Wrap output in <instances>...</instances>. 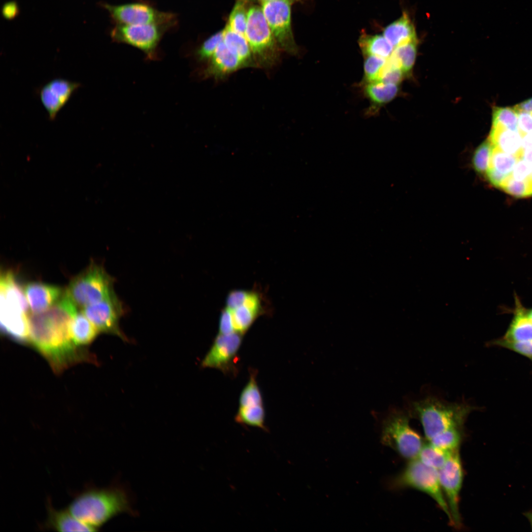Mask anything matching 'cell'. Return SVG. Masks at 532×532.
<instances>
[{
	"label": "cell",
	"mask_w": 532,
	"mask_h": 532,
	"mask_svg": "<svg viewBox=\"0 0 532 532\" xmlns=\"http://www.w3.org/2000/svg\"><path fill=\"white\" fill-rule=\"evenodd\" d=\"M78 308L66 291L50 307L28 314L29 343L47 360L56 373L76 364L94 362L89 351L76 346L70 334L72 319Z\"/></svg>",
	"instance_id": "cell-1"
},
{
	"label": "cell",
	"mask_w": 532,
	"mask_h": 532,
	"mask_svg": "<svg viewBox=\"0 0 532 532\" xmlns=\"http://www.w3.org/2000/svg\"><path fill=\"white\" fill-rule=\"evenodd\" d=\"M68 510L78 520L97 530L120 513H131L132 508L126 492L114 487L83 491L71 502Z\"/></svg>",
	"instance_id": "cell-2"
},
{
	"label": "cell",
	"mask_w": 532,
	"mask_h": 532,
	"mask_svg": "<svg viewBox=\"0 0 532 532\" xmlns=\"http://www.w3.org/2000/svg\"><path fill=\"white\" fill-rule=\"evenodd\" d=\"M474 407L466 403H448L434 397L414 402L412 411L421 422L426 438L430 440L451 428H463Z\"/></svg>",
	"instance_id": "cell-3"
},
{
	"label": "cell",
	"mask_w": 532,
	"mask_h": 532,
	"mask_svg": "<svg viewBox=\"0 0 532 532\" xmlns=\"http://www.w3.org/2000/svg\"><path fill=\"white\" fill-rule=\"evenodd\" d=\"M114 282L101 266L92 263L70 281L65 291L81 309L115 295Z\"/></svg>",
	"instance_id": "cell-4"
},
{
	"label": "cell",
	"mask_w": 532,
	"mask_h": 532,
	"mask_svg": "<svg viewBox=\"0 0 532 532\" xmlns=\"http://www.w3.org/2000/svg\"><path fill=\"white\" fill-rule=\"evenodd\" d=\"M245 36L258 67L268 68L276 65L279 59L278 44L262 8L255 6L248 11Z\"/></svg>",
	"instance_id": "cell-5"
},
{
	"label": "cell",
	"mask_w": 532,
	"mask_h": 532,
	"mask_svg": "<svg viewBox=\"0 0 532 532\" xmlns=\"http://www.w3.org/2000/svg\"><path fill=\"white\" fill-rule=\"evenodd\" d=\"M408 416L401 411H395L384 421L381 439L382 443L399 454L412 460L417 459L423 446L421 436L410 426Z\"/></svg>",
	"instance_id": "cell-6"
},
{
	"label": "cell",
	"mask_w": 532,
	"mask_h": 532,
	"mask_svg": "<svg viewBox=\"0 0 532 532\" xmlns=\"http://www.w3.org/2000/svg\"><path fill=\"white\" fill-rule=\"evenodd\" d=\"M393 485L397 487L412 488L427 494L435 501L452 522L449 507L440 486L438 470L424 464L417 458L410 460Z\"/></svg>",
	"instance_id": "cell-7"
},
{
	"label": "cell",
	"mask_w": 532,
	"mask_h": 532,
	"mask_svg": "<svg viewBox=\"0 0 532 532\" xmlns=\"http://www.w3.org/2000/svg\"><path fill=\"white\" fill-rule=\"evenodd\" d=\"M173 27L158 24L115 25L111 30L110 36L114 42L136 48L144 53L147 59L155 60L157 58L158 47L162 38Z\"/></svg>",
	"instance_id": "cell-8"
},
{
	"label": "cell",
	"mask_w": 532,
	"mask_h": 532,
	"mask_svg": "<svg viewBox=\"0 0 532 532\" xmlns=\"http://www.w3.org/2000/svg\"><path fill=\"white\" fill-rule=\"evenodd\" d=\"M102 6L115 25L158 24L175 27L177 24L175 14L160 11L146 1L118 5L103 3Z\"/></svg>",
	"instance_id": "cell-9"
},
{
	"label": "cell",
	"mask_w": 532,
	"mask_h": 532,
	"mask_svg": "<svg viewBox=\"0 0 532 532\" xmlns=\"http://www.w3.org/2000/svg\"><path fill=\"white\" fill-rule=\"evenodd\" d=\"M242 336L236 332L218 333L202 360L201 366L217 369L225 375H235Z\"/></svg>",
	"instance_id": "cell-10"
},
{
	"label": "cell",
	"mask_w": 532,
	"mask_h": 532,
	"mask_svg": "<svg viewBox=\"0 0 532 532\" xmlns=\"http://www.w3.org/2000/svg\"><path fill=\"white\" fill-rule=\"evenodd\" d=\"M262 10L273 36L279 48L296 54L298 48L291 27V4L288 0H275L262 2Z\"/></svg>",
	"instance_id": "cell-11"
},
{
	"label": "cell",
	"mask_w": 532,
	"mask_h": 532,
	"mask_svg": "<svg viewBox=\"0 0 532 532\" xmlns=\"http://www.w3.org/2000/svg\"><path fill=\"white\" fill-rule=\"evenodd\" d=\"M441 487L447 503L452 524L461 526L459 494L463 480V471L459 450L451 453L443 466L438 470Z\"/></svg>",
	"instance_id": "cell-12"
},
{
	"label": "cell",
	"mask_w": 532,
	"mask_h": 532,
	"mask_svg": "<svg viewBox=\"0 0 532 532\" xmlns=\"http://www.w3.org/2000/svg\"><path fill=\"white\" fill-rule=\"evenodd\" d=\"M80 310L100 333L116 335L123 340L126 339L119 326V321L123 312V306L116 295Z\"/></svg>",
	"instance_id": "cell-13"
},
{
	"label": "cell",
	"mask_w": 532,
	"mask_h": 532,
	"mask_svg": "<svg viewBox=\"0 0 532 532\" xmlns=\"http://www.w3.org/2000/svg\"><path fill=\"white\" fill-rule=\"evenodd\" d=\"M30 307L23 287L19 283L15 273L3 270L0 277V314L5 315H28Z\"/></svg>",
	"instance_id": "cell-14"
},
{
	"label": "cell",
	"mask_w": 532,
	"mask_h": 532,
	"mask_svg": "<svg viewBox=\"0 0 532 532\" xmlns=\"http://www.w3.org/2000/svg\"><path fill=\"white\" fill-rule=\"evenodd\" d=\"M80 86V83L56 78L40 88L38 92L39 100L51 121L56 119L59 112Z\"/></svg>",
	"instance_id": "cell-15"
},
{
	"label": "cell",
	"mask_w": 532,
	"mask_h": 532,
	"mask_svg": "<svg viewBox=\"0 0 532 532\" xmlns=\"http://www.w3.org/2000/svg\"><path fill=\"white\" fill-rule=\"evenodd\" d=\"M245 68L239 58L222 41L202 70L204 78L222 80L237 70Z\"/></svg>",
	"instance_id": "cell-16"
},
{
	"label": "cell",
	"mask_w": 532,
	"mask_h": 532,
	"mask_svg": "<svg viewBox=\"0 0 532 532\" xmlns=\"http://www.w3.org/2000/svg\"><path fill=\"white\" fill-rule=\"evenodd\" d=\"M24 292L30 311L39 312L54 305L63 296L65 290L49 284L31 282L24 285Z\"/></svg>",
	"instance_id": "cell-17"
},
{
	"label": "cell",
	"mask_w": 532,
	"mask_h": 532,
	"mask_svg": "<svg viewBox=\"0 0 532 532\" xmlns=\"http://www.w3.org/2000/svg\"><path fill=\"white\" fill-rule=\"evenodd\" d=\"M46 526L59 532H94L95 529L76 518L68 510H57L51 505L48 507Z\"/></svg>",
	"instance_id": "cell-18"
},
{
	"label": "cell",
	"mask_w": 532,
	"mask_h": 532,
	"mask_svg": "<svg viewBox=\"0 0 532 532\" xmlns=\"http://www.w3.org/2000/svg\"><path fill=\"white\" fill-rule=\"evenodd\" d=\"M489 140L494 146L508 154L523 158L522 135L519 131H514L500 127H492Z\"/></svg>",
	"instance_id": "cell-19"
},
{
	"label": "cell",
	"mask_w": 532,
	"mask_h": 532,
	"mask_svg": "<svg viewBox=\"0 0 532 532\" xmlns=\"http://www.w3.org/2000/svg\"><path fill=\"white\" fill-rule=\"evenodd\" d=\"M383 35L394 48L417 40L414 25L404 13L400 18L386 27Z\"/></svg>",
	"instance_id": "cell-20"
},
{
	"label": "cell",
	"mask_w": 532,
	"mask_h": 532,
	"mask_svg": "<svg viewBox=\"0 0 532 532\" xmlns=\"http://www.w3.org/2000/svg\"><path fill=\"white\" fill-rule=\"evenodd\" d=\"M99 332L80 310L74 315L70 325V334L74 343L79 347L93 342Z\"/></svg>",
	"instance_id": "cell-21"
},
{
	"label": "cell",
	"mask_w": 532,
	"mask_h": 532,
	"mask_svg": "<svg viewBox=\"0 0 532 532\" xmlns=\"http://www.w3.org/2000/svg\"><path fill=\"white\" fill-rule=\"evenodd\" d=\"M223 31V42L239 58L245 67H257L245 36L232 30L228 25Z\"/></svg>",
	"instance_id": "cell-22"
},
{
	"label": "cell",
	"mask_w": 532,
	"mask_h": 532,
	"mask_svg": "<svg viewBox=\"0 0 532 532\" xmlns=\"http://www.w3.org/2000/svg\"><path fill=\"white\" fill-rule=\"evenodd\" d=\"M502 339L509 341H532V322L519 303H517L514 317Z\"/></svg>",
	"instance_id": "cell-23"
},
{
	"label": "cell",
	"mask_w": 532,
	"mask_h": 532,
	"mask_svg": "<svg viewBox=\"0 0 532 532\" xmlns=\"http://www.w3.org/2000/svg\"><path fill=\"white\" fill-rule=\"evenodd\" d=\"M359 44L363 54L366 56H375L387 59L394 49V47L383 35L363 33L359 38Z\"/></svg>",
	"instance_id": "cell-24"
},
{
	"label": "cell",
	"mask_w": 532,
	"mask_h": 532,
	"mask_svg": "<svg viewBox=\"0 0 532 532\" xmlns=\"http://www.w3.org/2000/svg\"><path fill=\"white\" fill-rule=\"evenodd\" d=\"M266 411L264 404L239 407L234 417L235 421L242 426L253 427L267 432L265 424Z\"/></svg>",
	"instance_id": "cell-25"
},
{
	"label": "cell",
	"mask_w": 532,
	"mask_h": 532,
	"mask_svg": "<svg viewBox=\"0 0 532 532\" xmlns=\"http://www.w3.org/2000/svg\"><path fill=\"white\" fill-rule=\"evenodd\" d=\"M398 91V85L381 81L368 82L365 88L366 97L377 105L392 100L397 96Z\"/></svg>",
	"instance_id": "cell-26"
},
{
	"label": "cell",
	"mask_w": 532,
	"mask_h": 532,
	"mask_svg": "<svg viewBox=\"0 0 532 532\" xmlns=\"http://www.w3.org/2000/svg\"><path fill=\"white\" fill-rule=\"evenodd\" d=\"M257 370H249V378L242 389L239 399V407L264 404L263 399L257 381Z\"/></svg>",
	"instance_id": "cell-27"
},
{
	"label": "cell",
	"mask_w": 532,
	"mask_h": 532,
	"mask_svg": "<svg viewBox=\"0 0 532 532\" xmlns=\"http://www.w3.org/2000/svg\"><path fill=\"white\" fill-rule=\"evenodd\" d=\"M452 453L441 450L429 442L423 445L417 459L427 466L439 470L443 466Z\"/></svg>",
	"instance_id": "cell-28"
},
{
	"label": "cell",
	"mask_w": 532,
	"mask_h": 532,
	"mask_svg": "<svg viewBox=\"0 0 532 532\" xmlns=\"http://www.w3.org/2000/svg\"><path fill=\"white\" fill-rule=\"evenodd\" d=\"M463 428H453L433 437L429 441L439 449L449 452L459 450L463 434Z\"/></svg>",
	"instance_id": "cell-29"
},
{
	"label": "cell",
	"mask_w": 532,
	"mask_h": 532,
	"mask_svg": "<svg viewBox=\"0 0 532 532\" xmlns=\"http://www.w3.org/2000/svg\"><path fill=\"white\" fill-rule=\"evenodd\" d=\"M519 160L517 156L504 152L493 146L489 168L508 176Z\"/></svg>",
	"instance_id": "cell-30"
},
{
	"label": "cell",
	"mask_w": 532,
	"mask_h": 532,
	"mask_svg": "<svg viewBox=\"0 0 532 532\" xmlns=\"http://www.w3.org/2000/svg\"><path fill=\"white\" fill-rule=\"evenodd\" d=\"M235 332L244 335L260 315L251 308L241 305L231 310Z\"/></svg>",
	"instance_id": "cell-31"
},
{
	"label": "cell",
	"mask_w": 532,
	"mask_h": 532,
	"mask_svg": "<svg viewBox=\"0 0 532 532\" xmlns=\"http://www.w3.org/2000/svg\"><path fill=\"white\" fill-rule=\"evenodd\" d=\"M518 112L514 107H494L492 127H500L514 131H518Z\"/></svg>",
	"instance_id": "cell-32"
},
{
	"label": "cell",
	"mask_w": 532,
	"mask_h": 532,
	"mask_svg": "<svg viewBox=\"0 0 532 532\" xmlns=\"http://www.w3.org/2000/svg\"><path fill=\"white\" fill-rule=\"evenodd\" d=\"M499 188L515 197H531L532 196V179L530 176L526 179L517 180L510 174L504 179Z\"/></svg>",
	"instance_id": "cell-33"
},
{
	"label": "cell",
	"mask_w": 532,
	"mask_h": 532,
	"mask_svg": "<svg viewBox=\"0 0 532 532\" xmlns=\"http://www.w3.org/2000/svg\"><path fill=\"white\" fill-rule=\"evenodd\" d=\"M417 43L416 40L397 46L392 53L404 73L409 71L413 66L417 53Z\"/></svg>",
	"instance_id": "cell-34"
},
{
	"label": "cell",
	"mask_w": 532,
	"mask_h": 532,
	"mask_svg": "<svg viewBox=\"0 0 532 532\" xmlns=\"http://www.w3.org/2000/svg\"><path fill=\"white\" fill-rule=\"evenodd\" d=\"M493 145L489 139L483 142L475 150L472 158L475 170L479 174L486 173L490 166Z\"/></svg>",
	"instance_id": "cell-35"
},
{
	"label": "cell",
	"mask_w": 532,
	"mask_h": 532,
	"mask_svg": "<svg viewBox=\"0 0 532 532\" xmlns=\"http://www.w3.org/2000/svg\"><path fill=\"white\" fill-rule=\"evenodd\" d=\"M247 22V13L243 3L238 1L230 15L228 25L234 32L245 36Z\"/></svg>",
	"instance_id": "cell-36"
},
{
	"label": "cell",
	"mask_w": 532,
	"mask_h": 532,
	"mask_svg": "<svg viewBox=\"0 0 532 532\" xmlns=\"http://www.w3.org/2000/svg\"><path fill=\"white\" fill-rule=\"evenodd\" d=\"M223 39V30L206 39L196 51L195 55L197 60L200 62H207Z\"/></svg>",
	"instance_id": "cell-37"
},
{
	"label": "cell",
	"mask_w": 532,
	"mask_h": 532,
	"mask_svg": "<svg viewBox=\"0 0 532 532\" xmlns=\"http://www.w3.org/2000/svg\"><path fill=\"white\" fill-rule=\"evenodd\" d=\"M364 63V72L367 82L376 81L379 72L386 59L375 56H366Z\"/></svg>",
	"instance_id": "cell-38"
},
{
	"label": "cell",
	"mask_w": 532,
	"mask_h": 532,
	"mask_svg": "<svg viewBox=\"0 0 532 532\" xmlns=\"http://www.w3.org/2000/svg\"><path fill=\"white\" fill-rule=\"evenodd\" d=\"M493 344L506 347L521 355L532 358V341H509L501 339L493 342Z\"/></svg>",
	"instance_id": "cell-39"
},
{
	"label": "cell",
	"mask_w": 532,
	"mask_h": 532,
	"mask_svg": "<svg viewBox=\"0 0 532 532\" xmlns=\"http://www.w3.org/2000/svg\"><path fill=\"white\" fill-rule=\"evenodd\" d=\"M235 332L231 310L226 307L221 312L219 322V333L229 334Z\"/></svg>",
	"instance_id": "cell-40"
},
{
	"label": "cell",
	"mask_w": 532,
	"mask_h": 532,
	"mask_svg": "<svg viewBox=\"0 0 532 532\" xmlns=\"http://www.w3.org/2000/svg\"><path fill=\"white\" fill-rule=\"evenodd\" d=\"M248 292L243 290H235L230 292L226 299V307L233 310L242 305Z\"/></svg>",
	"instance_id": "cell-41"
},
{
	"label": "cell",
	"mask_w": 532,
	"mask_h": 532,
	"mask_svg": "<svg viewBox=\"0 0 532 532\" xmlns=\"http://www.w3.org/2000/svg\"><path fill=\"white\" fill-rule=\"evenodd\" d=\"M532 167L523 158L515 165L511 175L516 180H523L530 177Z\"/></svg>",
	"instance_id": "cell-42"
},
{
	"label": "cell",
	"mask_w": 532,
	"mask_h": 532,
	"mask_svg": "<svg viewBox=\"0 0 532 532\" xmlns=\"http://www.w3.org/2000/svg\"><path fill=\"white\" fill-rule=\"evenodd\" d=\"M517 112L518 131L522 137L525 134L532 132V114L523 111Z\"/></svg>",
	"instance_id": "cell-43"
},
{
	"label": "cell",
	"mask_w": 532,
	"mask_h": 532,
	"mask_svg": "<svg viewBox=\"0 0 532 532\" xmlns=\"http://www.w3.org/2000/svg\"><path fill=\"white\" fill-rule=\"evenodd\" d=\"M19 12L18 6L14 1L5 3L2 8V15L5 19L8 20L14 18L18 14Z\"/></svg>",
	"instance_id": "cell-44"
},
{
	"label": "cell",
	"mask_w": 532,
	"mask_h": 532,
	"mask_svg": "<svg viewBox=\"0 0 532 532\" xmlns=\"http://www.w3.org/2000/svg\"><path fill=\"white\" fill-rule=\"evenodd\" d=\"M486 175L489 181L496 187L499 188L500 185L508 176L497 171L492 168H489Z\"/></svg>",
	"instance_id": "cell-45"
},
{
	"label": "cell",
	"mask_w": 532,
	"mask_h": 532,
	"mask_svg": "<svg viewBox=\"0 0 532 532\" xmlns=\"http://www.w3.org/2000/svg\"><path fill=\"white\" fill-rule=\"evenodd\" d=\"M522 137V146L523 149H532V132L525 134Z\"/></svg>",
	"instance_id": "cell-46"
},
{
	"label": "cell",
	"mask_w": 532,
	"mask_h": 532,
	"mask_svg": "<svg viewBox=\"0 0 532 532\" xmlns=\"http://www.w3.org/2000/svg\"><path fill=\"white\" fill-rule=\"evenodd\" d=\"M523 159L532 167V149L523 150Z\"/></svg>",
	"instance_id": "cell-47"
},
{
	"label": "cell",
	"mask_w": 532,
	"mask_h": 532,
	"mask_svg": "<svg viewBox=\"0 0 532 532\" xmlns=\"http://www.w3.org/2000/svg\"><path fill=\"white\" fill-rule=\"evenodd\" d=\"M527 315L532 322V309L526 311Z\"/></svg>",
	"instance_id": "cell-48"
},
{
	"label": "cell",
	"mask_w": 532,
	"mask_h": 532,
	"mask_svg": "<svg viewBox=\"0 0 532 532\" xmlns=\"http://www.w3.org/2000/svg\"><path fill=\"white\" fill-rule=\"evenodd\" d=\"M527 517H528L529 520L530 521V523H531V524L532 525V512L528 513L527 514Z\"/></svg>",
	"instance_id": "cell-49"
},
{
	"label": "cell",
	"mask_w": 532,
	"mask_h": 532,
	"mask_svg": "<svg viewBox=\"0 0 532 532\" xmlns=\"http://www.w3.org/2000/svg\"><path fill=\"white\" fill-rule=\"evenodd\" d=\"M273 0H261V1H262V2H266V1H273ZM289 0L291 2H292V3H294L295 2L299 1L300 0Z\"/></svg>",
	"instance_id": "cell-50"
},
{
	"label": "cell",
	"mask_w": 532,
	"mask_h": 532,
	"mask_svg": "<svg viewBox=\"0 0 532 532\" xmlns=\"http://www.w3.org/2000/svg\"><path fill=\"white\" fill-rule=\"evenodd\" d=\"M531 178L532 179V172H531Z\"/></svg>",
	"instance_id": "cell-51"
}]
</instances>
